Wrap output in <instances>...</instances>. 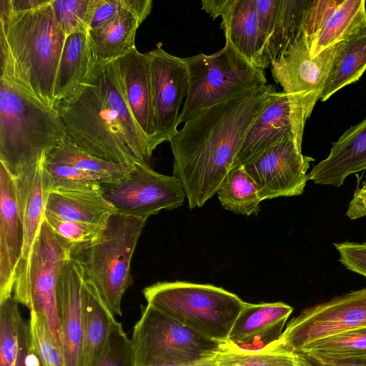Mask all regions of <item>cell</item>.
Instances as JSON below:
<instances>
[{
	"label": "cell",
	"mask_w": 366,
	"mask_h": 366,
	"mask_svg": "<svg viewBox=\"0 0 366 366\" xmlns=\"http://www.w3.org/2000/svg\"><path fill=\"white\" fill-rule=\"evenodd\" d=\"M267 84L199 111L169 139L173 176L190 209L217 193L252 124L276 97Z\"/></svg>",
	"instance_id": "6da1fadb"
},
{
	"label": "cell",
	"mask_w": 366,
	"mask_h": 366,
	"mask_svg": "<svg viewBox=\"0 0 366 366\" xmlns=\"http://www.w3.org/2000/svg\"><path fill=\"white\" fill-rule=\"evenodd\" d=\"M54 108L76 147L109 162L149 166L153 152L127 103L114 61H94Z\"/></svg>",
	"instance_id": "7a4b0ae2"
},
{
	"label": "cell",
	"mask_w": 366,
	"mask_h": 366,
	"mask_svg": "<svg viewBox=\"0 0 366 366\" xmlns=\"http://www.w3.org/2000/svg\"><path fill=\"white\" fill-rule=\"evenodd\" d=\"M51 0L36 9L12 10L0 0V79L54 107V92L66 39Z\"/></svg>",
	"instance_id": "3957f363"
},
{
	"label": "cell",
	"mask_w": 366,
	"mask_h": 366,
	"mask_svg": "<svg viewBox=\"0 0 366 366\" xmlns=\"http://www.w3.org/2000/svg\"><path fill=\"white\" fill-rule=\"evenodd\" d=\"M65 137L54 107L0 79V163L13 177L43 164Z\"/></svg>",
	"instance_id": "277c9868"
},
{
	"label": "cell",
	"mask_w": 366,
	"mask_h": 366,
	"mask_svg": "<svg viewBox=\"0 0 366 366\" xmlns=\"http://www.w3.org/2000/svg\"><path fill=\"white\" fill-rule=\"evenodd\" d=\"M147 305L220 342H227L245 302L223 288L187 282H160L145 287Z\"/></svg>",
	"instance_id": "5b68a950"
},
{
	"label": "cell",
	"mask_w": 366,
	"mask_h": 366,
	"mask_svg": "<svg viewBox=\"0 0 366 366\" xmlns=\"http://www.w3.org/2000/svg\"><path fill=\"white\" fill-rule=\"evenodd\" d=\"M147 219L114 212L97 242L75 258L114 315H122V297L133 283L131 261Z\"/></svg>",
	"instance_id": "8992f818"
},
{
	"label": "cell",
	"mask_w": 366,
	"mask_h": 366,
	"mask_svg": "<svg viewBox=\"0 0 366 366\" xmlns=\"http://www.w3.org/2000/svg\"><path fill=\"white\" fill-rule=\"evenodd\" d=\"M184 59L189 85L178 126L202 109L268 84L264 69L249 62L228 41L212 54L201 53Z\"/></svg>",
	"instance_id": "52a82bcc"
},
{
	"label": "cell",
	"mask_w": 366,
	"mask_h": 366,
	"mask_svg": "<svg viewBox=\"0 0 366 366\" xmlns=\"http://www.w3.org/2000/svg\"><path fill=\"white\" fill-rule=\"evenodd\" d=\"M137 366H184L214 358L224 342L204 337L149 305L131 338Z\"/></svg>",
	"instance_id": "ba28073f"
},
{
	"label": "cell",
	"mask_w": 366,
	"mask_h": 366,
	"mask_svg": "<svg viewBox=\"0 0 366 366\" xmlns=\"http://www.w3.org/2000/svg\"><path fill=\"white\" fill-rule=\"evenodd\" d=\"M69 259L44 219L31 253L18 264L13 287V298L44 317L54 342L61 349L56 284L60 270Z\"/></svg>",
	"instance_id": "9c48e42d"
},
{
	"label": "cell",
	"mask_w": 366,
	"mask_h": 366,
	"mask_svg": "<svg viewBox=\"0 0 366 366\" xmlns=\"http://www.w3.org/2000/svg\"><path fill=\"white\" fill-rule=\"evenodd\" d=\"M362 327H366V288L305 310L269 345L296 352L317 340Z\"/></svg>",
	"instance_id": "30bf717a"
},
{
	"label": "cell",
	"mask_w": 366,
	"mask_h": 366,
	"mask_svg": "<svg viewBox=\"0 0 366 366\" xmlns=\"http://www.w3.org/2000/svg\"><path fill=\"white\" fill-rule=\"evenodd\" d=\"M101 189L116 212L147 219L162 209L180 207L186 197L174 176L157 173L144 164H134L126 176L102 184Z\"/></svg>",
	"instance_id": "8fae6325"
},
{
	"label": "cell",
	"mask_w": 366,
	"mask_h": 366,
	"mask_svg": "<svg viewBox=\"0 0 366 366\" xmlns=\"http://www.w3.org/2000/svg\"><path fill=\"white\" fill-rule=\"evenodd\" d=\"M316 103L303 93L277 92L248 130L232 168L244 165L287 137L302 142L306 121Z\"/></svg>",
	"instance_id": "7c38bea8"
},
{
	"label": "cell",
	"mask_w": 366,
	"mask_h": 366,
	"mask_svg": "<svg viewBox=\"0 0 366 366\" xmlns=\"http://www.w3.org/2000/svg\"><path fill=\"white\" fill-rule=\"evenodd\" d=\"M314 159L302 153V142L287 137L243 165L262 200L300 195Z\"/></svg>",
	"instance_id": "4fadbf2b"
},
{
	"label": "cell",
	"mask_w": 366,
	"mask_h": 366,
	"mask_svg": "<svg viewBox=\"0 0 366 366\" xmlns=\"http://www.w3.org/2000/svg\"><path fill=\"white\" fill-rule=\"evenodd\" d=\"M155 114L156 144L169 141L177 132L179 108L187 95L189 75L184 58L166 52L158 44L147 53Z\"/></svg>",
	"instance_id": "5bb4252c"
},
{
	"label": "cell",
	"mask_w": 366,
	"mask_h": 366,
	"mask_svg": "<svg viewBox=\"0 0 366 366\" xmlns=\"http://www.w3.org/2000/svg\"><path fill=\"white\" fill-rule=\"evenodd\" d=\"M365 21L364 0H310L302 32L310 56L342 41Z\"/></svg>",
	"instance_id": "9a60e30c"
},
{
	"label": "cell",
	"mask_w": 366,
	"mask_h": 366,
	"mask_svg": "<svg viewBox=\"0 0 366 366\" xmlns=\"http://www.w3.org/2000/svg\"><path fill=\"white\" fill-rule=\"evenodd\" d=\"M338 44L315 57L310 54L303 32L271 66L272 75L284 93H303L315 102L320 99L326 77L336 54Z\"/></svg>",
	"instance_id": "2e32d148"
},
{
	"label": "cell",
	"mask_w": 366,
	"mask_h": 366,
	"mask_svg": "<svg viewBox=\"0 0 366 366\" xmlns=\"http://www.w3.org/2000/svg\"><path fill=\"white\" fill-rule=\"evenodd\" d=\"M84 272L76 259L63 264L56 284L64 366H82Z\"/></svg>",
	"instance_id": "e0dca14e"
},
{
	"label": "cell",
	"mask_w": 366,
	"mask_h": 366,
	"mask_svg": "<svg viewBox=\"0 0 366 366\" xmlns=\"http://www.w3.org/2000/svg\"><path fill=\"white\" fill-rule=\"evenodd\" d=\"M24 248V228L14 178L0 163V302L11 297Z\"/></svg>",
	"instance_id": "ac0fdd59"
},
{
	"label": "cell",
	"mask_w": 366,
	"mask_h": 366,
	"mask_svg": "<svg viewBox=\"0 0 366 366\" xmlns=\"http://www.w3.org/2000/svg\"><path fill=\"white\" fill-rule=\"evenodd\" d=\"M114 61L127 103L153 152L157 147V128L148 54L140 53L135 46Z\"/></svg>",
	"instance_id": "d6986e66"
},
{
	"label": "cell",
	"mask_w": 366,
	"mask_h": 366,
	"mask_svg": "<svg viewBox=\"0 0 366 366\" xmlns=\"http://www.w3.org/2000/svg\"><path fill=\"white\" fill-rule=\"evenodd\" d=\"M366 169V117L332 143L328 157L307 174L315 184L340 187L345 178Z\"/></svg>",
	"instance_id": "ffe728a7"
},
{
	"label": "cell",
	"mask_w": 366,
	"mask_h": 366,
	"mask_svg": "<svg viewBox=\"0 0 366 366\" xmlns=\"http://www.w3.org/2000/svg\"><path fill=\"white\" fill-rule=\"evenodd\" d=\"M292 311L291 306L283 302H246L230 330L227 342L246 348L260 342L264 347L280 337Z\"/></svg>",
	"instance_id": "44dd1931"
},
{
	"label": "cell",
	"mask_w": 366,
	"mask_h": 366,
	"mask_svg": "<svg viewBox=\"0 0 366 366\" xmlns=\"http://www.w3.org/2000/svg\"><path fill=\"white\" fill-rule=\"evenodd\" d=\"M221 17L226 41L249 62L262 69L265 41L258 26L255 0H230Z\"/></svg>",
	"instance_id": "7402d4cb"
},
{
	"label": "cell",
	"mask_w": 366,
	"mask_h": 366,
	"mask_svg": "<svg viewBox=\"0 0 366 366\" xmlns=\"http://www.w3.org/2000/svg\"><path fill=\"white\" fill-rule=\"evenodd\" d=\"M115 322L114 315L94 285L84 278L82 366L98 365L105 352Z\"/></svg>",
	"instance_id": "603a6c76"
},
{
	"label": "cell",
	"mask_w": 366,
	"mask_h": 366,
	"mask_svg": "<svg viewBox=\"0 0 366 366\" xmlns=\"http://www.w3.org/2000/svg\"><path fill=\"white\" fill-rule=\"evenodd\" d=\"M116 212L102 189L92 191H51L48 193L45 213L59 218L104 227Z\"/></svg>",
	"instance_id": "cb8c5ba5"
},
{
	"label": "cell",
	"mask_w": 366,
	"mask_h": 366,
	"mask_svg": "<svg viewBox=\"0 0 366 366\" xmlns=\"http://www.w3.org/2000/svg\"><path fill=\"white\" fill-rule=\"evenodd\" d=\"M365 69L366 21L339 42L320 100H327L342 87L359 80Z\"/></svg>",
	"instance_id": "d4e9b609"
},
{
	"label": "cell",
	"mask_w": 366,
	"mask_h": 366,
	"mask_svg": "<svg viewBox=\"0 0 366 366\" xmlns=\"http://www.w3.org/2000/svg\"><path fill=\"white\" fill-rule=\"evenodd\" d=\"M140 26L138 19L122 8L109 21L87 33L93 61L97 63L114 61L135 47L134 39Z\"/></svg>",
	"instance_id": "484cf974"
},
{
	"label": "cell",
	"mask_w": 366,
	"mask_h": 366,
	"mask_svg": "<svg viewBox=\"0 0 366 366\" xmlns=\"http://www.w3.org/2000/svg\"><path fill=\"white\" fill-rule=\"evenodd\" d=\"M43 164L14 178L20 215L24 228V248L21 259H26L44 219L48 193L42 173Z\"/></svg>",
	"instance_id": "4316f807"
},
{
	"label": "cell",
	"mask_w": 366,
	"mask_h": 366,
	"mask_svg": "<svg viewBox=\"0 0 366 366\" xmlns=\"http://www.w3.org/2000/svg\"><path fill=\"white\" fill-rule=\"evenodd\" d=\"M310 0H281L274 29L262 56V69L272 66L302 32Z\"/></svg>",
	"instance_id": "83f0119b"
},
{
	"label": "cell",
	"mask_w": 366,
	"mask_h": 366,
	"mask_svg": "<svg viewBox=\"0 0 366 366\" xmlns=\"http://www.w3.org/2000/svg\"><path fill=\"white\" fill-rule=\"evenodd\" d=\"M93 63L87 34L79 32L67 36L56 77L54 102L73 89L88 74Z\"/></svg>",
	"instance_id": "f1b7e54d"
},
{
	"label": "cell",
	"mask_w": 366,
	"mask_h": 366,
	"mask_svg": "<svg viewBox=\"0 0 366 366\" xmlns=\"http://www.w3.org/2000/svg\"><path fill=\"white\" fill-rule=\"evenodd\" d=\"M46 160L81 169L98 177L104 184L119 180L126 176L134 167L98 158L76 147L66 137L59 147L49 153Z\"/></svg>",
	"instance_id": "f546056e"
},
{
	"label": "cell",
	"mask_w": 366,
	"mask_h": 366,
	"mask_svg": "<svg viewBox=\"0 0 366 366\" xmlns=\"http://www.w3.org/2000/svg\"><path fill=\"white\" fill-rule=\"evenodd\" d=\"M217 194L222 207L234 213L249 216L259 212L257 187L243 166L232 168Z\"/></svg>",
	"instance_id": "4dcf8cb0"
},
{
	"label": "cell",
	"mask_w": 366,
	"mask_h": 366,
	"mask_svg": "<svg viewBox=\"0 0 366 366\" xmlns=\"http://www.w3.org/2000/svg\"><path fill=\"white\" fill-rule=\"evenodd\" d=\"M214 366H297V364L294 352L270 345L259 349H247L225 342L214 358Z\"/></svg>",
	"instance_id": "1f68e13d"
},
{
	"label": "cell",
	"mask_w": 366,
	"mask_h": 366,
	"mask_svg": "<svg viewBox=\"0 0 366 366\" xmlns=\"http://www.w3.org/2000/svg\"><path fill=\"white\" fill-rule=\"evenodd\" d=\"M44 220L70 259L76 258L94 244L104 227L65 220L45 212Z\"/></svg>",
	"instance_id": "d6a6232c"
},
{
	"label": "cell",
	"mask_w": 366,
	"mask_h": 366,
	"mask_svg": "<svg viewBox=\"0 0 366 366\" xmlns=\"http://www.w3.org/2000/svg\"><path fill=\"white\" fill-rule=\"evenodd\" d=\"M300 351L331 358H366V327L317 340Z\"/></svg>",
	"instance_id": "836d02e7"
},
{
	"label": "cell",
	"mask_w": 366,
	"mask_h": 366,
	"mask_svg": "<svg viewBox=\"0 0 366 366\" xmlns=\"http://www.w3.org/2000/svg\"><path fill=\"white\" fill-rule=\"evenodd\" d=\"M43 179L47 193L51 191H92L101 189L98 177L74 167L45 160Z\"/></svg>",
	"instance_id": "e575fe53"
},
{
	"label": "cell",
	"mask_w": 366,
	"mask_h": 366,
	"mask_svg": "<svg viewBox=\"0 0 366 366\" xmlns=\"http://www.w3.org/2000/svg\"><path fill=\"white\" fill-rule=\"evenodd\" d=\"M13 297L0 302V366H14L19 350L21 317Z\"/></svg>",
	"instance_id": "d590c367"
},
{
	"label": "cell",
	"mask_w": 366,
	"mask_h": 366,
	"mask_svg": "<svg viewBox=\"0 0 366 366\" xmlns=\"http://www.w3.org/2000/svg\"><path fill=\"white\" fill-rule=\"evenodd\" d=\"M29 333L31 348L43 366H64L61 347L54 342L44 317L30 311Z\"/></svg>",
	"instance_id": "8d00e7d4"
},
{
	"label": "cell",
	"mask_w": 366,
	"mask_h": 366,
	"mask_svg": "<svg viewBox=\"0 0 366 366\" xmlns=\"http://www.w3.org/2000/svg\"><path fill=\"white\" fill-rule=\"evenodd\" d=\"M90 0H51L55 18L66 34L88 33L86 14Z\"/></svg>",
	"instance_id": "74e56055"
},
{
	"label": "cell",
	"mask_w": 366,
	"mask_h": 366,
	"mask_svg": "<svg viewBox=\"0 0 366 366\" xmlns=\"http://www.w3.org/2000/svg\"><path fill=\"white\" fill-rule=\"evenodd\" d=\"M97 366H137L132 340L116 321L105 352Z\"/></svg>",
	"instance_id": "f35d334b"
},
{
	"label": "cell",
	"mask_w": 366,
	"mask_h": 366,
	"mask_svg": "<svg viewBox=\"0 0 366 366\" xmlns=\"http://www.w3.org/2000/svg\"><path fill=\"white\" fill-rule=\"evenodd\" d=\"M339 261L348 269L366 277V242L335 243Z\"/></svg>",
	"instance_id": "ab89813d"
},
{
	"label": "cell",
	"mask_w": 366,
	"mask_h": 366,
	"mask_svg": "<svg viewBox=\"0 0 366 366\" xmlns=\"http://www.w3.org/2000/svg\"><path fill=\"white\" fill-rule=\"evenodd\" d=\"M122 8V0H90L86 14L89 30L107 23Z\"/></svg>",
	"instance_id": "60d3db41"
},
{
	"label": "cell",
	"mask_w": 366,
	"mask_h": 366,
	"mask_svg": "<svg viewBox=\"0 0 366 366\" xmlns=\"http://www.w3.org/2000/svg\"><path fill=\"white\" fill-rule=\"evenodd\" d=\"M281 0H255L259 29L266 43L274 29Z\"/></svg>",
	"instance_id": "b9f144b4"
},
{
	"label": "cell",
	"mask_w": 366,
	"mask_h": 366,
	"mask_svg": "<svg viewBox=\"0 0 366 366\" xmlns=\"http://www.w3.org/2000/svg\"><path fill=\"white\" fill-rule=\"evenodd\" d=\"M294 354L297 366H366V364L352 358L320 357L302 351Z\"/></svg>",
	"instance_id": "7bdbcfd3"
},
{
	"label": "cell",
	"mask_w": 366,
	"mask_h": 366,
	"mask_svg": "<svg viewBox=\"0 0 366 366\" xmlns=\"http://www.w3.org/2000/svg\"><path fill=\"white\" fill-rule=\"evenodd\" d=\"M29 325L21 319L19 325V350L14 366H29Z\"/></svg>",
	"instance_id": "ee69618b"
},
{
	"label": "cell",
	"mask_w": 366,
	"mask_h": 366,
	"mask_svg": "<svg viewBox=\"0 0 366 366\" xmlns=\"http://www.w3.org/2000/svg\"><path fill=\"white\" fill-rule=\"evenodd\" d=\"M346 215L351 219L366 217V182L355 192Z\"/></svg>",
	"instance_id": "f6af8a7d"
},
{
	"label": "cell",
	"mask_w": 366,
	"mask_h": 366,
	"mask_svg": "<svg viewBox=\"0 0 366 366\" xmlns=\"http://www.w3.org/2000/svg\"><path fill=\"white\" fill-rule=\"evenodd\" d=\"M123 8L130 11L140 24L150 14L152 8V0H122Z\"/></svg>",
	"instance_id": "bcb514c9"
},
{
	"label": "cell",
	"mask_w": 366,
	"mask_h": 366,
	"mask_svg": "<svg viewBox=\"0 0 366 366\" xmlns=\"http://www.w3.org/2000/svg\"><path fill=\"white\" fill-rule=\"evenodd\" d=\"M230 0H203L202 9L214 19L222 16L229 4Z\"/></svg>",
	"instance_id": "7dc6e473"
},
{
	"label": "cell",
	"mask_w": 366,
	"mask_h": 366,
	"mask_svg": "<svg viewBox=\"0 0 366 366\" xmlns=\"http://www.w3.org/2000/svg\"><path fill=\"white\" fill-rule=\"evenodd\" d=\"M47 1L48 0H7L9 7L15 11L36 9Z\"/></svg>",
	"instance_id": "c3c4849f"
},
{
	"label": "cell",
	"mask_w": 366,
	"mask_h": 366,
	"mask_svg": "<svg viewBox=\"0 0 366 366\" xmlns=\"http://www.w3.org/2000/svg\"><path fill=\"white\" fill-rule=\"evenodd\" d=\"M29 366H43L36 353L31 348L29 354Z\"/></svg>",
	"instance_id": "681fc988"
},
{
	"label": "cell",
	"mask_w": 366,
	"mask_h": 366,
	"mask_svg": "<svg viewBox=\"0 0 366 366\" xmlns=\"http://www.w3.org/2000/svg\"><path fill=\"white\" fill-rule=\"evenodd\" d=\"M184 366H214V359L205 362L200 364L192 365H184Z\"/></svg>",
	"instance_id": "f907efd6"
},
{
	"label": "cell",
	"mask_w": 366,
	"mask_h": 366,
	"mask_svg": "<svg viewBox=\"0 0 366 366\" xmlns=\"http://www.w3.org/2000/svg\"><path fill=\"white\" fill-rule=\"evenodd\" d=\"M352 359H355L362 363L366 364V358H352Z\"/></svg>",
	"instance_id": "816d5d0a"
}]
</instances>
